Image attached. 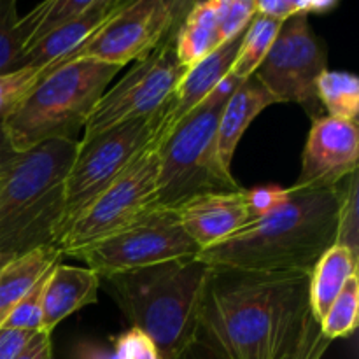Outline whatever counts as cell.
Returning a JSON list of instances; mask_svg holds the SVG:
<instances>
[{
	"mask_svg": "<svg viewBox=\"0 0 359 359\" xmlns=\"http://www.w3.org/2000/svg\"><path fill=\"white\" fill-rule=\"evenodd\" d=\"M311 273L212 266L188 349L203 359H290L319 328Z\"/></svg>",
	"mask_w": 359,
	"mask_h": 359,
	"instance_id": "1",
	"label": "cell"
},
{
	"mask_svg": "<svg viewBox=\"0 0 359 359\" xmlns=\"http://www.w3.org/2000/svg\"><path fill=\"white\" fill-rule=\"evenodd\" d=\"M342 182L328 188L294 184L284 189L283 198L269 212L226 241L202 249L196 258L209 266L312 273L319 258L337 242Z\"/></svg>",
	"mask_w": 359,
	"mask_h": 359,
	"instance_id": "2",
	"label": "cell"
},
{
	"mask_svg": "<svg viewBox=\"0 0 359 359\" xmlns=\"http://www.w3.org/2000/svg\"><path fill=\"white\" fill-rule=\"evenodd\" d=\"M212 266L179 258L102 277L132 328L154 344L160 359H181L193 342L200 297Z\"/></svg>",
	"mask_w": 359,
	"mask_h": 359,
	"instance_id": "3",
	"label": "cell"
},
{
	"mask_svg": "<svg viewBox=\"0 0 359 359\" xmlns=\"http://www.w3.org/2000/svg\"><path fill=\"white\" fill-rule=\"evenodd\" d=\"M77 140L56 139L18 153L0 179V255L18 258L55 245L63 216V181Z\"/></svg>",
	"mask_w": 359,
	"mask_h": 359,
	"instance_id": "4",
	"label": "cell"
},
{
	"mask_svg": "<svg viewBox=\"0 0 359 359\" xmlns=\"http://www.w3.org/2000/svg\"><path fill=\"white\" fill-rule=\"evenodd\" d=\"M241 79L230 76L156 146L158 179L154 209L177 210L210 193L241 191L233 174L217 154V123Z\"/></svg>",
	"mask_w": 359,
	"mask_h": 359,
	"instance_id": "5",
	"label": "cell"
},
{
	"mask_svg": "<svg viewBox=\"0 0 359 359\" xmlns=\"http://www.w3.org/2000/svg\"><path fill=\"white\" fill-rule=\"evenodd\" d=\"M121 67L76 60L44 77L4 121L16 153L48 140H77L91 111Z\"/></svg>",
	"mask_w": 359,
	"mask_h": 359,
	"instance_id": "6",
	"label": "cell"
},
{
	"mask_svg": "<svg viewBox=\"0 0 359 359\" xmlns=\"http://www.w3.org/2000/svg\"><path fill=\"white\" fill-rule=\"evenodd\" d=\"M161 114L163 112L114 126L90 140H77L76 158L63 181V216L58 241L91 202L128 172L151 146Z\"/></svg>",
	"mask_w": 359,
	"mask_h": 359,
	"instance_id": "7",
	"label": "cell"
},
{
	"mask_svg": "<svg viewBox=\"0 0 359 359\" xmlns=\"http://www.w3.org/2000/svg\"><path fill=\"white\" fill-rule=\"evenodd\" d=\"M175 30L149 56L137 62L118 84L104 91L84 125L81 140H90L114 126L156 116L167 109L186 72L175 56Z\"/></svg>",
	"mask_w": 359,
	"mask_h": 359,
	"instance_id": "8",
	"label": "cell"
},
{
	"mask_svg": "<svg viewBox=\"0 0 359 359\" xmlns=\"http://www.w3.org/2000/svg\"><path fill=\"white\" fill-rule=\"evenodd\" d=\"M198 252L200 248L182 230L174 210L154 209L118 233L67 251L63 256L79 259L102 279L170 259L193 258Z\"/></svg>",
	"mask_w": 359,
	"mask_h": 359,
	"instance_id": "9",
	"label": "cell"
},
{
	"mask_svg": "<svg viewBox=\"0 0 359 359\" xmlns=\"http://www.w3.org/2000/svg\"><path fill=\"white\" fill-rule=\"evenodd\" d=\"M189 7L191 4L175 0H126L100 30L55 69L76 60H91L121 69L130 62H140L177 28Z\"/></svg>",
	"mask_w": 359,
	"mask_h": 359,
	"instance_id": "10",
	"label": "cell"
},
{
	"mask_svg": "<svg viewBox=\"0 0 359 359\" xmlns=\"http://www.w3.org/2000/svg\"><path fill=\"white\" fill-rule=\"evenodd\" d=\"M326 51L309 25V16L287 18L255 77L277 104H298L312 119L321 111L318 79L326 69Z\"/></svg>",
	"mask_w": 359,
	"mask_h": 359,
	"instance_id": "11",
	"label": "cell"
},
{
	"mask_svg": "<svg viewBox=\"0 0 359 359\" xmlns=\"http://www.w3.org/2000/svg\"><path fill=\"white\" fill-rule=\"evenodd\" d=\"M156 179L158 151L151 142L130 170L109 186L70 224L56 244V249L63 256L67 251L111 237L153 212L156 202Z\"/></svg>",
	"mask_w": 359,
	"mask_h": 359,
	"instance_id": "12",
	"label": "cell"
},
{
	"mask_svg": "<svg viewBox=\"0 0 359 359\" xmlns=\"http://www.w3.org/2000/svg\"><path fill=\"white\" fill-rule=\"evenodd\" d=\"M358 121L319 116L312 119L297 186L328 188L340 184L358 170Z\"/></svg>",
	"mask_w": 359,
	"mask_h": 359,
	"instance_id": "13",
	"label": "cell"
},
{
	"mask_svg": "<svg viewBox=\"0 0 359 359\" xmlns=\"http://www.w3.org/2000/svg\"><path fill=\"white\" fill-rule=\"evenodd\" d=\"M182 230L202 249L226 241L255 221L248 189L233 193H210L189 200L177 210Z\"/></svg>",
	"mask_w": 359,
	"mask_h": 359,
	"instance_id": "14",
	"label": "cell"
},
{
	"mask_svg": "<svg viewBox=\"0 0 359 359\" xmlns=\"http://www.w3.org/2000/svg\"><path fill=\"white\" fill-rule=\"evenodd\" d=\"M242 35H244V32L221 48H217L209 56L200 60L198 63L186 69L184 76L181 77L174 95H172L170 104L167 105V109L161 114L160 123H158L156 135L153 140L154 146H158L184 116H188L193 109L198 107L230 76Z\"/></svg>",
	"mask_w": 359,
	"mask_h": 359,
	"instance_id": "15",
	"label": "cell"
},
{
	"mask_svg": "<svg viewBox=\"0 0 359 359\" xmlns=\"http://www.w3.org/2000/svg\"><path fill=\"white\" fill-rule=\"evenodd\" d=\"M125 2L126 0H97L93 9L88 11L86 14L58 28L27 49L20 58V69H42V79H44L65 56L76 51L95 32L100 30Z\"/></svg>",
	"mask_w": 359,
	"mask_h": 359,
	"instance_id": "16",
	"label": "cell"
},
{
	"mask_svg": "<svg viewBox=\"0 0 359 359\" xmlns=\"http://www.w3.org/2000/svg\"><path fill=\"white\" fill-rule=\"evenodd\" d=\"M100 276L86 266L58 262L48 273L42 293L41 332L51 333L60 323L79 309L97 302Z\"/></svg>",
	"mask_w": 359,
	"mask_h": 359,
	"instance_id": "17",
	"label": "cell"
},
{
	"mask_svg": "<svg viewBox=\"0 0 359 359\" xmlns=\"http://www.w3.org/2000/svg\"><path fill=\"white\" fill-rule=\"evenodd\" d=\"M272 104H277L276 98L263 88V84L255 76L237 84L233 93L224 104L216 133L217 154H219L221 165L226 170L231 172L233 154L245 130L255 121L256 116L262 114Z\"/></svg>",
	"mask_w": 359,
	"mask_h": 359,
	"instance_id": "18",
	"label": "cell"
},
{
	"mask_svg": "<svg viewBox=\"0 0 359 359\" xmlns=\"http://www.w3.org/2000/svg\"><path fill=\"white\" fill-rule=\"evenodd\" d=\"M216 0L193 2L174 35V49L182 67H191L221 48Z\"/></svg>",
	"mask_w": 359,
	"mask_h": 359,
	"instance_id": "19",
	"label": "cell"
},
{
	"mask_svg": "<svg viewBox=\"0 0 359 359\" xmlns=\"http://www.w3.org/2000/svg\"><path fill=\"white\" fill-rule=\"evenodd\" d=\"M62 252L55 245H46L11 259L0 270V328L21 302V298L37 284L49 269L62 262Z\"/></svg>",
	"mask_w": 359,
	"mask_h": 359,
	"instance_id": "20",
	"label": "cell"
},
{
	"mask_svg": "<svg viewBox=\"0 0 359 359\" xmlns=\"http://www.w3.org/2000/svg\"><path fill=\"white\" fill-rule=\"evenodd\" d=\"M359 258L344 245H333L316 263L311 273V309L318 323L328 314L335 298L346 286L347 280L358 276Z\"/></svg>",
	"mask_w": 359,
	"mask_h": 359,
	"instance_id": "21",
	"label": "cell"
},
{
	"mask_svg": "<svg viewBox=\"0 0 359 359\" xmlns=\"http://www.w3.org/2000/svg\"><path fill=\"white\" fill-rule=\"evenodd\" d=\"M95 4L97 0H48L35 6L23 18L20 16L18 34H20L21 55L37 44L41 39L48 37L55 30L86 14L88 11L93 9Z\"/></svg>",
	"mask_w": 359,
	"mask_h": 359,
	"instance_id": "22",
	"label": "cell"
},
{
	"mask_svg": "<svg viewBox=\"0 0 359 359\" xmlns=\"http://www.w3.org/2000/svg\"><path fill=\"white\" fill-rule=\"evenodd\" d=\"M283 21L272 20V18L256 14L249 27L242 35L241 46H238L237 56L231 65L230 74L237 79L244 81L255 76L258 67L262 65L265 56L269 55L273 41L280 30Z\"/></svg>",
	"mask_w": 359,
	"mask_h": 359,
	"instance_id": "23",
	"label": "cell"
},
{
	"mask_svg": "<svg viewBox=\"0 0 359 359\" xmlns=\"http://www.w3.org/2000/svg\"><path fill=\"white\" fill-rule=\"evenodd\" d=\"M318 97L328 116L358 121L359 79L354 74L325 70L318 79Z\"/></svg>",
	"mask_w": 359,
	"mask_h": 359,
	"instance_id": "24",
	"label": "cell"
},
{
	"mask_svg": "<svg viewBox=\"0 0 359 359\" xmlns=\"http://www.w3.org/2000/svg\"><path fill=\"white\" fill-rule=\"evenodd\" d=\"M359 316V277L353 276L342 287L330 307L328 314L319 323L321 333L328 340L346 339L358 328Z\"/></svg>",
	"mask_w": 359,
	"mask_h": 359,
	"instance_id": "25",
	"label": "cell"
},
{
	"mask_svg": "<svg viewBox=\"0 0 359 359\" xmlns=\"http://www.w3.org/2000/svg\"><path fill=\"white\" fill-rule=\"evenodd\" d=\"M358 170L342 182V202L339 210L337 245H344L359 258V217H358Z\"/></svg>",
	"mask_w": 359,
	"mask_h": 359,
	"instance_id": "26",
	"label": "cell"
},
{
	"mask_svg": "<svg viewBox=\"0 0 359 359\" xmlns=\"http://www.w3.org/2000/svg\"><path fill=\"white\" fill-rule=\"evenodd\" d=\"M18 6L14 0H0V76L20 70L21 42L18 34Z\"/></svg>",
	"mask_w": 359,
	"mask_h": 359,
	"instance_id": "27",
	"label": "cell"
},
{
	"mask_svg": "<svg viewBox=\"0 0 359 359\" xmlns=\"http://www.w3.org/2000/svg\"><path fill=\"white\" fill-rule=\"evenodd\" d=\"M42 81V69H20L0 76V125Z\"/></svg>",
	"mask_w": 359,
	"mask_h": 359,
	"instance_id": "28",
	"label": "cell"
},
{
	"mask_svg": "<svg viewBox=\"0 0 359 359\" xmlns=\"http://www.w3.org/2000/svg\"><path fill=\"white\" fill-rule=\"evenodd\" d=\"M49 270L37 280V284L21 298L20 304L13 309L9 318L6 319L2 328L23 330V332H41L42 293H44V284L46 279H48Z\"/></svg>",
	"mask_w": 359,
	"mask_h": 359,
	"instance_id": "29",
	"label": "cell"
},
{
	"mask_svg": "<svg viewBox=\"0 0 359 359\" xmlns=\"http://www.w3.org/2000/svg\"><path fill=\"white\" fill-rule=\"evenodd\" d=\"M337 6L335 0H256V14L284 21L293 16L326 14Z\"/></svg>",
	"mask_w": 359,
	"mask_h": 359,
	"instance_id": "30",
	"label": "cell"
},
{
	"mask_svg": "<svg viewBox=\"0 0 359 359\" xmlns=\"http://www.w3.org/2000/svg\"><path fill=\"white\" fill-rule=\"evenodd\" d=\"M221 39L226 44L245 32L256 16V0H216Z\"/></svg>",
	"mask_w": 359,
	"mask_h": 359,
	"instance_id": "31",
	"label": "cell"
},
{
	"mask_svg": "<svg viewBox=\"0 0 359 359\" xmlns=\"http://www.w3.org/2000/svg\"><path fill=\"white\" fill-rule=\"evenodd\" d=\"M116 359H160L154 344L135 328H130L114 340Z\"/></svg>",
	"mask_w": 359,
	"mask_h": 359,
	"instance_id": "32",
	"label": "cell"
},
{
	"mask_svg": "<svg viewBox=\"0 0 359 359\" xmlns=\"http://www.w3.org/2000/svg\"><path fill=\"white\" fill-rule=\"evenodd\" d=\"M330 346H332V340L326 339V337L321 333V328H318L307 340H305L304 346H302L290 359H323ZM181 359H203V358L198 356L196 353H193L191 349H188L184 354H182Z\"/></svg>",
	"mask_w": 359,
	"mask_h": 359,
	"instance_id": "33",
	"label": "cell"
},
{
	"mask_svg": "<svg viewBox=\"0 0 359 359\" xmlns=\"http://www.w3.org/2000/svg\"><path fill=\"white\" fill-rule=\"evenodd\" d=\"M37 332L0 328V359H16Z\"/></svg>",
	"mask_w": 359,
	"mask_h": 359,
	"instance_id": "34",
	"label": "cell"
},
{
	"mask_svg": "<svg viewBox=\"0 0 359 359\" xmlns=\"http://www.w3.org/2000/svg\"><path fill=\"white\" fill-rule=\"evenodd\" d=\"M16 359H53L51 333L37 332Z\"/></svg>",
	"mask_w": 359,
	"mask_h": 359,
	"instance_id": "35",
	"label": "cell"
},
{
	"mask_svg": "<svg viewBox=\"0 0 359 359\" xmlns=\"http://www.w3.org/2000/svg\"><path fill=\"white\" fill-rule=\"evenodd\" d=\"M16 154L18 153L11 146V140L7 137L6 128H4V125H0V168L6 167Z\"/></svg>",
	"mask_w": 359,
	"mask_h": 359,
	"instance_id": "36",
	"label": "cell"
},
{
	"mask_svg": "<svg viewBox=\"0 0 359 359\" xmlns=\"http://www.w3.org/2000/svg\"><path fill=\"white\" fill-rule=\"evenodd\" d=\"M11 259H14V258H11V256H6V255H0V270H2L4 266L11 262Z\"/></svg>",
	"mask_w": 359,
	"mask_h": 359,
	"instance_id": "37",
	"label": "cell"
},
{
	"mask_svg": "<svg viewBox=\"0 0 359 359\" xmlns=\"http://www.w3.org/2000/svg\"><path fill=\"white\" fill-rule=\"evenodd\" d=\"M2 174H4V167L0 168V179H2Z\"/></svg>",
	"mask_w": 359,
	"mask_h": 359,
	"instance_id": "38",
	"label": "cell"
}]
</instances>
